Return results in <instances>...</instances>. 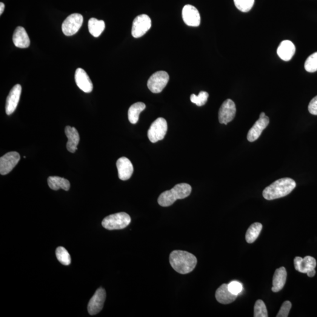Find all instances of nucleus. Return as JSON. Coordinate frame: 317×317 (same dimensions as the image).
I'll list each match as a JSON object with an SVG mask.
<instances>
[{
	"mask_svg": "<svg viewBox=\"0 0 317 317\" xmlns=\"http://www.w3.org/2000/svg\"><path fill=\"white\" fill-rule=\"evenodd\" d=\"M169 261L173 269L182 274L192 272L198 262L192 254L182 250L172 251L170 255Z\"/></svg>",
	"mask_w": 317,
	"mask_h": 317,
	"instance_id": "obj_1",
	"label": "nucleus"
},
{
	"mask_svg": "<svg viewBox=\"0 0 317 317\" xmlns=\"http://www.w3.org/2000/svg\"><path fill=\"white\" fill-rule=\"evenodd\" d=\"M296 187V183L288 178L278 180L264 188L262 196L268 201L283 198L292 192Z\"/></svg>",
	"mask_w": 317,
	"mask_h": 317,
	"instance_id": "obj_2",
	"label": "nucleus"
},
{
	"mask_svg": "<svg viewBox=\"0 0 317 317\" xmlns=\"http://www.w3.org/2000/svg\"><path fill=\"white\" fill-rule=\"evenodd\" d=\"M191 186L182 183L175 186L172 189L165 191L159 196L158 202L160 205L168 207L172 205L177 200L184 199L190 195Z\"/></svg>",
	"mask_w": 317,
	"mask_h": 317,
	"instance_id": "obj_3",
	"label": "nucleus"
},
{
	"mask_svg": "<svg viewBox=\"0 0 317 317\" xmlns=\"http://www.w3.org/2000/svg\"><path fill=\"white\" fill-rule=\"evenodd\" d=\"M129 215L125 212L113 214L106 217L102 222V226L110 230L123 229L131 224Z\"/></svg>",
	"mask_w": 317,
	"mask_h": 317,
	"instance_id": "obj_4",
	"label": "nucleus"
},
{
	"mask_svg": "<svg viewBox=\"0 0 317 317\" xmlns=\"http://www.w3.org/2000/svg\"><path fill=\"white\" fill-rule=\"evenodd\" d=\"M168 131V124L164 118H159L154 121L148 130V136L150 141L156 143L164 139Z\"/></svg>",
	"mask_w": 317,
	"mask_h": 317,
	"instance_id": "obj_5",
	"label": "nucleus"
},
{
	"mask_svg": "<svg viewBox=\"0 0 317 317\" xmlns=\"http://www.w3.org/2000/svg\"><path fill=\"white\" fill-rule=\"evenodd\" d=\"M294 264L295 269L298 272L306 273L310 278H313L316 275L317 261L313 257L306 256L304 258L296 257L294 259Z\"/></svg>",
	"mask_w": 317,
	"mask_h": 317,
	"instance_id": "obj_6",
	"label": "nucleus"
},
{
	"mask_svg": "<svg viewBox=\"0 0 317 317\" xmlns=\"http://www.w3.org/2000/svg\"><path fill=\"white\" fill-rule=\"evenodd\" d=\"M169 80L168 74L165 71H158L151 76L148 81V87L151 92L155 93H161L167 86Z\"/></svg>",
	"mask_w": 317,
	"mask_h": 317,
	"instance_id": "obj_7",
	"label": "nucleus"
},
{
	"mask_svg": "<svg viewBox=\"0 0 317 317\" xmlns=\"http://www.w3.org/2000/svg\"><path fill=\"white\" fill-rule=\"evenodd\" d=\"M83 16L81 14L74 13L68 16L63 22L62 30L67 36H72L81 28L83 24Z\"/></svg>",
	"mask_w": 317,
	"mask_h": 317,
	"instance_id": "obj_8",
	"label": "nucleus"
},
{
	"mask_svg": "<svg viewBox=\"0 0 317 317\" xmlns=\"http://www.w3.org/2000/svg\"><path fill=\"white\" fill-rule=\"evenodd\" d=\"M152 25V21L150 17L147 14L136 17L133 20L132 35L134 38H138L144 36L150 30Z\"/></svg>",
	"mask_w": 317,
	"mask_h": 317,
	"instance_id": "obj_9",
	"label": "nucleus"
},
{
	"mask_svg": "<svg viewBox=\"0 0 317 317\" xmlns=\"http://www.w3.org/2000/svg\"><path fill=\"white\" fill-rule=\"evenodd\" d=\"M236 108L235 102L228 99L223 103L219 111V121L222 124L227 125L235 118Z\"/></svg>",
	"mask_w": 317,
	"mask_h": 317,
	"instance_id": "obj_10",
	"label": "nucleus"
},
{
	"mask_svg": "<svg viewBox=\"0 0 317 317\" xmlns=\"http://www.w3.org/2000/svg\"><path fill=\"white\" fill-rule=\"evenodd\" d=\"M20 160V155L17 152H11L5 154L0 158V173L2 175H7L12 171Z\"/></svg>",
	"mask_w": 317,
	"mask_h": 317,
	"instance_id": "obj_11",
	"label": "nucleus"
},
{
	"mask_svg": "<svg viewBox=\"0 0 317 317\" xmlns=\"http://www.w3.org/2000/svg\"><path fill=\"white\" fill-rule=\"evenodd\" d=\"M105 299V290L102 288H98L88 303V310L90 315H96L102 310Z\"/></svg>",
	"mask_w": 317,
	"mask_h": 317,
	"instance_id": "obj_12",
	"label": "nucleus"
},
{
	"mask_svg": "<svg viewBox=\"0 0 317 317\" xmlns=\"http://www.w3.org/2000/svg\"><path fill=\"white\" fill-rule=\"evenodd\" d=\"M182 18L188 26L198 27L201 24V18L199 11L192 5H186L183 8Z\"/></svg>",
	"mask_w": 317,
	"mask_h": 317,
	"instance_id": "obj_13",
	"label": "nucleus"
},
{
	"mask_svg": "<svg viewBox=\"0 0 317 317\" xmlns=\"http://www.w3.org/2000/svg\"><path fill=\"white\" fill-rule=\"evenodd\" d=\"M22 88L19 84H17L10 91L7 96L5 112L7 115H10L16 110L21 96Z\"/></svg>",
	"mask_w": 317,
	"mask_h": 317,
	"instance_id": "obj_14",
	"label": "nucleus"
},
{
	"mask_svg": "<svg viewBox=\"0 0 317 317\" xmlns=\"http://www.w3.org/2000/svg\"><path fill=\"white\" fill-rule=\"evenodd\" d=\"M75 80L77 86L85 93H90L93 90L92 81L87 73L82 68H77L75 73Z\"/></svg>",
	"mask_w": 317,
	"mask_h": 317,
	"instance_id": "obj_15",
	"label": "nucleus"
},
{
	"mask_svg": "<svg viewBox=\"0 0 317 317\" xmlns=\"http://www.w3.org/2000/svg\"><path fill=\"white\" fill-rule=\"evenodd\" d=\"M269 122V118L267 116L260 118L256 122L255 125L253 126V127L248 131L247 134L248 141L250 142L256 141L261 136L262 131L267 127Z\"/></svg>",
	"mask_w": 317,
	"mask_h": 317,
	"instance_id": "obj_16",
	"label": "nucleus"
},
{
	"mask_svg": "<svg viewBox=\"0 0 317 317\" xmlns=\"http://www.w3.org/2000/svg\"><path fill=\"white\" fill-rule=\"evenodd\" d=\"M116 167L120 179L127 181L131 178L133 173V167L130 159L122 157L117 161Z\"/></svg>",
	"mask_w": 317,
	"mask_h": 317,
	"instance_id": "obj_17",
	"label": "nucleus"
},
{
	"mask_svg": "<svg viewBox=\"0 0 317 317\" xmlns=\"http://www.w3.org/2000/svg\"><path fill=\"white\" fill-rule=\"evenodd\" d=\"M277 52L280 58L284 61H288L295 54L296 47L289 40H284L280 44Z\"/></svg>",
	"mask_w": 317,
	"mask_h": 317,
	"instance_id": "obj_18",
	"label": "nucleus"
},
{
	"mask_svg": "<svg viewBox=\"0 0 317 317\" xmlns=\"http://www.w3.org/2000/svg\"><path fill=\"white\" fill-rule=\"evenodd\" d=\"M65 135L68 138L67 150L71 153H75L79 142V135L75 128L67 126L65 129Z\"/></svg>",
	"mask_w": 317,
	"mask_h": 317,
	"instance_id": "obj_19",
	"label": "nucleus"
},
{
	"mask_svg": "<svg viewBox=\"0 0 317 317\" xmlns=\"http://www.w3.org/2000/svg\"><path fill=\"white\" fill-rule=\"evenodd\" d=\"M13 40L15 46L19 48H27L30 45L29 37L22 27H17L13 34Z\"/></svg>",
	"mask_w": 317,
	"mask_h": 317,
	"instance_id": "obj_20",
	"label": "nucleus"
},
{
	"mask_svg": "<svg viewBox=\"0 0 317 317\" xmlns=\"http://www.w3.org/2000/svg\"><path fill=\"white\" fill-rule=\"evenodd\" d=\"M215 296L220 303L228 304L235 301L238 296L231 293L228 290V284H224L216 290Z\"/></svg>",
	"mask_w": 317,
	"mask_h": 317,
	"instance_id": "obj_21",
	"label": "nucleus"
},
{
	"mask_svg": "<svg viewBox=\"0 0 317 317\" xmlns=\"http://www.w3.org/2000/svg\"><path fill=\"white\" fill-rule=\"evenodd\" d=\"M287 271L284 267L278 268L274 273L273 279V287L271 290L278 293L284 287L287 280Z\"/></svg>",
	"mask_w": 317,
	"mask_h": 317,
	"instance_id": "obj_22",
	"label": "nucleus"
},
{
	"mask_svg": "<svg viewBox=\"0 0 317 317\" xmlns=\"http://www.w3.org/2000/svg\"><path fill=\"white\" fill-rule=\"evenodd\" d=\"M48 185L54 190L60 188L68 191L70 190V183L67 179L58 176H50L48 179Z\"/></svg>",
	"mask_w": 317,
	"mask_h": 317,
	"instance_id": "obj_23",
	"label": "nucleus"
},
{
	"mask_svg": "<svg viewBox=\"0 0 317 317\" xmlns=\"http://www.w3.org/2000/svg\"><path fill=\"white\" fill-rule=\"evenodd\" d=\"M145 108V104L141 102H136L131 106L128 110V119L131 124H136L138 122L140 114Z\"/></svg>",
	"mask_w": 317,
	"mask_h": 317,
	"instance_id": "obj_24",
	"label": "nucleus"
},
{
	"mask_svg": "<svg viewBox=\"0 0 317 317\" xmlns=\"http://www.w3.org/2000/svg\"><path fill=\"white\" fill-rule=\"evenodd\" d=\"M105 22L103 20H98L95 18H91L88 21V30L94 37H98L104 31Z\"/></svg>",
	"mask_w": 317,
	"mask_h": 317,
	"instance_id": "obj_25",
	"label": "nucleus"
},
{
	"mask_svg": "<svg viewBox=\"0 0 317 317\" xmlns=\"http://www.w3.org/2000/svg\"><path fill=\"white\" fill-rule=\"evenodd\" d=\"M262 228V225L260 223H255L251 224L246 232L245 235V240L248 243H253L261 234Z\"/></svg>",
	"mask_w": 317,
	"mask_h": 317,
	"instance_id": "obj_26",
	"label": "nucleus"
},
{
	"mask_svg": "<svg viewBox=\"0 0 317 317\" xmlns=\"http://www.w3.org/2000/svg\"><path fill=\"white\" fill-rule=\"evenodd\" d=\"M56 256L61 264L68 265L71 264V259L69 253L64 247H59L56 250Z\"/></svg>",
	"mask_w": 317,
	"mask_h": 317,
	"instance_id": "obj_27",
	"label": "nucleus"
},
{
	"mask_svg": "<svg viewBox=\"0 0 317 317\" xmlns=\"http://www.w3.org/2000/svg\"><path fill=\"white\" fill-rule=\"evenodd\" d=\"M234 2L239 10L247 13L253 8L255 0H234Z\"/></svg>",
	"mask_w": 317,
	"mask_h": 317,
	"instance_id": "obj_28",
	"label": "nucleus"
},
{
	"mask_svg": "<svg viewBox=\"0 0 317 317\" xmlns=\"http://www.w3.org/2000/svg\"><path fill=\"white\" fill-rule=\"evenodd\" d=\"M304 68L308 73H314L317 71V52L311 54L305 62Z\"/></svg>",
	"mask_w": 317,
	"mask_h": 317,
	"instance_id": "obj_29",
	"label": "nucleus"
},
{
	"mask_svg": "<svg viewBox=\"0 0 317 317\" xmlns=\"http://www.w3.org/2000/svg\"><path fill=\"white\" fill-rule=\"evenodd\" d=\"M254 310H254V317H267L268 316L266 306H265L264 302L261 299H258L256 302Z\"/></svg>",
	"mask_w": 317,
	"mask_h": 317,
	"instance_id": "obj_30",
	"label": "nucleus"
},
{
	"mask_svg": "<svg viewBox=\"0 0 317 317\" xmlns=\"http://www.w3.org/2000/svg\"><path fill=\"white\" fill-rule=\"evenodd\" d=\"M208 98V93L205 92V91H201L198 95H196L195 94H192L190 96V101L193 104L198 106V107H202V106H204L206 104Z\"/></svg>",
	"mask_w": 317,
	"mask_h": 317,
	"instance_id": "obj_31",
	"label": "nucleus"
},
{
	"mask_svg": "<svg viewBox=\"0 0 317 317\" xmlns=\"http://www.w3.org/2000/svg\"><path fill=\"white\" fill-rule=\"evenodd\" d=\"M228 290L230 292L235 295L238 296L242 293V285L241 282L237 281H233L228 284Z\"/></svg>",
	"mask_w": 317,
	"mask_h": 317,
	"instance_id": "obj_32",
	"label": "nucleus"
},
{
	"mask_svg": "<svg viewBox=\"0 0 317 317\" xmlns=\"http://www.w3.org/2000/svg\"><path fill=\"white\" fill-rule=\"evenodd\" d=\"M291 307H292V304H291V302L289 301H285L281 305L277 317H287L288 314H289Z\"/></svg>",
	"mask_w": 317,
	"mask_h": 317,
	"instance_id": "obj_33",
	"label": "nucleus"
},
{
	"mask_svg": "<svg viewBox=\"0 0 317 317\" xmlns=\"http://www.w3.org/2000/svg\"><path fill=\"white\" fill-rule=\"evenodd\" d=\"M308 111L311 114L314 115H317V96L311 100L308 105Z\"/></svg>",
	"mask_w": 317,
	"mask_h": 317,
	"instance_id": "obj_34",
	"label": "nucleus"
},
{
	"mask_svg": "<svg viewBox=\"0 0 317 317\" xmlns=\"http://www.w3.org/2000/svg\"><path fill=\"white\" fill-rule=\"evenodd\" d=\"M5 8V5L3 2H1L0 3V15H2V14L3 13Z\"/></svg>",
	"mask_w": 317,
	"mask_h": 317,
	"instance_id": "obj_35",
	"label": "nucleus"
},
{
	"mask_svg": "<svg viewBox=\"0 0 317 317\" xmlns=\"http://www.w3.org/2000/svg\"><path fill=\"white\" fill-rule=\"evenodd\" d=\"M265 116V114L264 112H261V115H260V118H262V117H264Z\"/></svg>",
	"mask_w": 317,
	"mask_h": 317,
	"instance_id": "obj_36",
	"label": "nucleus"
}]
</instances>
